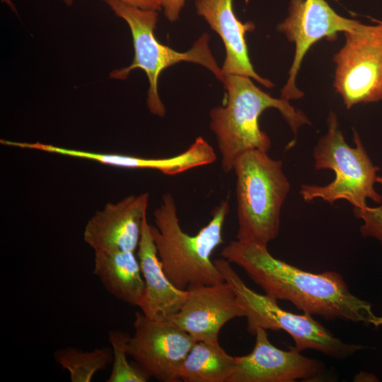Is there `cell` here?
Returning a JSON list of instances; mask_svg holds the SVG:
<instances>
[{"label": "cell", "instance_id": "20", "mask_svg": "<svg viewBox=\"0 0 382 382\" xmlns=\"http://www.w3.org/2000/svg\"><path fill=\"white\" fill-rule=\"evenodd\" d=\"M131 336L120 330L109 332L112 366L107 382H146L149 376L134 362L127 360V345Z\"/></svg>", "mask_w": 382, "mask_h": 382}, {"label": "cell", "instance_id": "5", "mask_svg": "<svg viewBox=\"0 0 382 382\" xmlns=\"http://www.w3.org/2000/svg\"><path fill=\"white\" fill-rule=\"evenodd\" d=\"M327 125L326 133L313 149L314 168L332 170L335 178L325 185H302L303 199H322L332 204L345 199L355 208L367 206V199L381 204L382 195L374 187L380 168L373 163L358 132L353 129L354 146L352 147L346 142L332 111L328 116Z\"/></svg>", "mask_w": 382, "mask_h": 382}, {"label": "cell", "instance_id": "13", "mask_svg": "<svg viewBox=\"0 0 382 382\" xmlns=\"http://www.w3.org/2000/svg\"><path fill=\"white\" fill-rule=\"evenodd\" d=\"M149 194L129 195L107 203L87 221L83 240L96 251L134 252L146 216Z\"/></svg>", "mask_w": 382, "mask_h": 382}, {"label": "cell", "instance_id": "10", "mask_svg": "<svg viewBox=\"0 0 382 382\" xmlns=\"http://www.w3.org/2000/svg\"><path fill=\"white\" fill-rule=\"evenodd\" d=\"M288 12L277 28L295 45L289 78L281 91L282 98L289 100L303 96L296 86V79L310 47L322 38L332 40L339 32L352 31L361 23L340 16L325 0H291Z\"/></svg>", "mask_w": 382, "mask_h": 382}, {"label": "cell", "instance_id": "4", "mask_svg": "<svg viewBox=\"0 0 382 382\" xmlns=\"http://www.w3.org/2000/svg\"><path fill=\"white\" fill-rule=\"evenodd\" d=\"M238 240L263 245L279 233L282 206L290 190L282 161L251 149L236 158Z\"/></svg>", "mask_w": 382, "mask_h": 382}, {"label": "cell", "instance_id": "2", "mask_svg": "<svg viewBox=\"0 0 382 382\" xmlns=\"http://www.w3.org/2000/svg\"><path fill=\"white\" fill-rule=\"evenodd\" d=\"M226 91L225 105L213 108L209 112V127L214 134L221 156V169L233 170V162L240 154L251 149L268 152L272 142L259 125L261 114L268 108H276L287 122L294 135L286 146L293 147L299 129L310 121L289 100L274 98L258 88L251 78L238 74H224L222 81Z\"/></svg>", "mask_w": 382, "mask_h": 382}, {"label": "cell", "instance_id": "18", "mask_svg": "<svg viewBox=\"0 0 382 382\" xmlns=\"http://www.w3.org/2000/svg\"><path fill=\"white\" fill-rule=\"evenodd\" d=\"M234 366L235 357L219 343L197 341L180 367L179 377L185 382H228Z\"/></svg>", "mask_w": 382, "mask_h": 382}, {"label": "cell", "instance_id": "17", "mask_svg": "<svg viewBox=\"0 0 382 382\" xmlns=\"http://www.w3.org/2000/svg\"><path fill=\"white\" fill-rule=\"evenodd\" d=\"M93 273L111 295L132 306H141L145 283L134 252L96 251Z\"/></svg>", "mask_w": 382, "mask_h": 382}, {"label": "cell", "instance_id": "7", "mask_svg": "<svg viewBox=\"0 0 382 382\" xmlns=\"http://www.w3.org/2000/svg\"><path fill=\"white\" fill-rule=\"evenodd\" d=\"M224 280L234 291L244 310L247 330L255 335L262 328L284 330L293 339L299 352L311 349L338 359H346L367 347L343 342L306 313L295 314L282 309L276 299L249 288L224 258L214 261Z\"/></svg>", "mask_w": 382, "mask_h": 382}, {"label": "cell", "instance_id": "8", "mask_svg": "<svg viewBox=\"0 0 382 382\" xmlns=\"http://www.w3.org/2000/svg\"><path fill=\"white\" fill-rule=\"evenodd\" d=\"M374 21L344 33L345 45L333 56V86L347 109L382 100V21Z\"/></svg>", "mask_w": 382, "mask_h": 382}, {"label": "cell", "instance_id": "9", "mask_svg": "<svg viewBox=\"0 0 382 382\" xmlns=\"http://www.w3.org/2000/svg\"><path fill=\"white\" fill-rule=\"evenodd\" d=\"M127 353L149 376L162 382L180 381L179 371L197 340L168 320H155L137 312Z\"/></svg>", "mask_w": 382, "mask_h": 382}, {"label": "cell", "instance_id": "23", "mask_svg": "<svg viewBox=\"0 0 382 382\" xmlns=\"http://www.w3.org/2000/svg\"><path fill=\"white\" fill-rule=\"evenodd\" d=\"M122 2L146 10L159 11L161 7L158 0H120Z\"/></svg>", "mask_w": 382, "mask_h": 382}, {"label": "cell", "instance_id": "6", "mask_svg": "<svg viewBox=\"0 0 382 382\" xmlns=\"http://www.w3.org/2000/svg\"><path fill=\"white\" fill-rule=\"evenodd\" d=\"M105 2L117 16L128 24L134 50L132 63L112 71L110 77L125 80L132 70H143L149 83L146 103L153 115L165 116L166 108L158 95V80L160 74L169 66L181 62L198 64L222 82L224 74L210 50L209 34L204 33L189 50L178 52L158 42L154 35L158 11L141 9L120 0H105Z\"/></svg>", "mask_w": 382, "mask_h": 382}, {"label": "cell", "instance_id": "22", "mask_svg": "<svg viewBox=\"0 0 382 382\" xmlns=\"http://www.w3.org/2000/svg\"><path fill=\"white\" fill-rule=\"evenodd\" d=\"M163 9L166 18L170 22H175L180 18V13L185 0H158Z\"/></svg>", "mask_w": 382, "mask_h": 382}, {"label": "cell", "instance_id": "24", "mask_svg": "<svg viewBox=\"0 0 382 382\" xmlns=\"http://www.w3.org/2000/svg\"><path fill=\"white\" fill-rule=\"evenodd\" d=\"M63 2L67 5V6H71L73 4V2H74V0H62ZM2 1L8 4H10L11 3V0H2Z\"/></svg>", "mask_w": 382, "mask_h": 382}, {"label": "cell", "instance_id": "11", "mask_svg": "<svg viewBox=\"0 0 382 382\" xmlns=\"http://www.w3.org/2000/svg\"><path fill=\"white\" fill-rule=\"evenodd\" d=\"M255 346L248 354L235 357V366L228 382H294L316 381L323 364L301 354L294 347L283 350L269 340L265 329L255 330Z\"/></svg>", "mask_w": 382, "mask_h": 382}, {"label": "cell", "instance_id": "12", "mask_svg": "<svg viewBox=\"0 0 382 382\" xmlns=\"http://www.w3.org/2000/svg\"><path fill=\"white\" fill-rule=\"evenodd\" d=\"M187 299L166 320L176 325L197 341L219 343L221 328L229 320L245 317L244 310L232 286L226 281L196 285L187 289Z\"/></svg>", "mask_w": 382, "mask_h": 382}, {"label": "cell", "instance_id": "14", "mask_svg": "<svg viewBox=\"0 0 382 382\" xmlns=\"http://www.w3.org/2000/svg\"><path fill=\"white\" fill-rule=\"evenodd\" d=\"M18 146L21 149L39 150L94 161L104 165L129 169L156 170L168 175H175L194 168L209 165L216 159V154L213 148L202 137H198L183 152L165 158H144L123 154L96 153L59 147L40 142H18Z\"/></svg>", "mask_w": 382, "mask_h": 382}, {"label": "cell", "instance_id": "19", "mask_svg": "<svg viewBox=\"0 0 382 382\" xmlns=\"http://www.w3.org/2000/svg\"><path fill=\"white\" fill-rule=\"evenodd\" d=\"M56 362L66 369L71 382H90L99 371L105 369L112 361V349L100 348L84 352L74 347L57 350Z\"/></svg>", "mask_w": 382, "mask_h": 382}, {"label": "cell", "instance_id": "15", "mask_svg": "<svg viewBox=\"0 0 382 382\" xmlns=\"http://www.w3.org/2000/svg\"><path fill=\"white\" fill-rule=\"evenodd\" d=\"M196 13L202 16L221 38L226 56L221 67L224 74L250 77L271 88L274 83L257 74L248 55L245 35L255 29L252 22L243 23L236 16L233 0H195Z\"/></svg>", "mask_w": 382, "mask_h": 382}, {"label": "cell", "instance_id": "21", "mask_svg": "<svg viewBox=\"0 0 382 382\" xmlns=\"http://www.w3.org/2000/svg\"><path fill=\"white\" fill-rule=\"evenodd\" d=\"M353 213L357 219L363 221L360 227L361 236L364 238H374L382 245V203L374 207L368 205L363 208L354 207Z\"/></svg>", "mask_w": 382, "mask_h": 382}, {"label": "cell", "instance_id": "25", "mask_svg": "<svg viewBox=\"0 0 382 382\" xmlns=\"http://www.w3.org/2000/svg\"><path fill=\"white\" fill-rule=\"evenodd\" d=\"M376 183H378L382 188V176H378L376 179Z\"/></svg>", "mask_w": 382, "mask_h": 382}, {"label": "cell", "instance_id": "3", "mask_svg": "<svg viewBox=\"0 0 382 382\" xmlns=\"http://www.w3.org/2000/svg\"><path fill=\"white\" fill-rule=\"evenodd\" d=\"M228 212V201L221 202L212 210L209 222L190 236L181 228L172 195L162 196L151 230L164 272L178 289L225 282L211 255L223 243L222 228Z\"/></svg>", "mask_w": 382, "mask_h": 382}, {"label": "cell", "instance_id": "16", "mask_svg": "<svg viewBox=\"0 0 382 382\" xmlns=\"http://www.w3.org/2000/svg\"><path fill=\"white\" fill-rule=\"evenodd\" d=\"M137 258L145 283L141 312L155 320H166L177 313L187 296V290L174 286L164 272L146 216L138 245Z\"/></svg>", "mask_w": 382, "mask_h": 382}, {"label": "cell", "instance_id": "1", "mask_svg": "<svg viewBox=\"0 0 382 382\" xmlns=\"http://www.w3.org/2000/svg\"><path fill=\"white\" fill-rule=\"evenodd\" d=\"M221 256L242 268L266 294L290 301L303 313L382 326V316L374 313L371 303L352 294L336 272L302 270L273 257L267 245L250 241L229 242Z\"/></svg>", "mask_w": 382, "mask_h": 382}]
</instances>
